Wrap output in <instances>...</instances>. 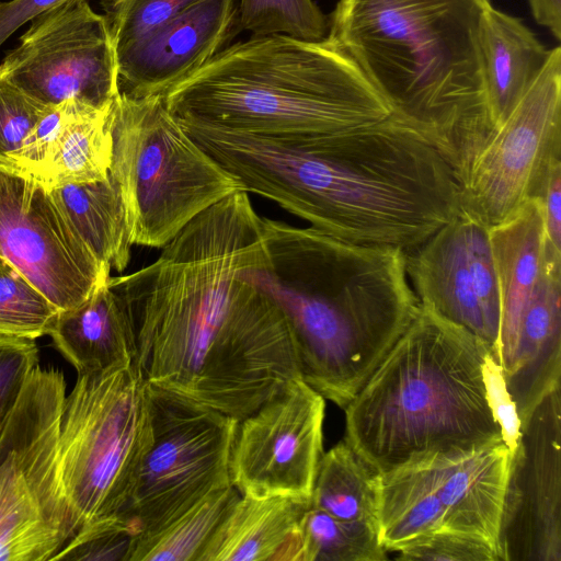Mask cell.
<instances>
[{
    "label": "cell",
    "instance_id": "obj_14",
    "mask_svg": "<svg viewBox=\"0 0 561 561\" xmlns=\"http://www.w3.org/2000/svg\"><path fill=\"white\" fill-rule=\"evenodd\" d=\"M0 255L59 310L72 308L111 276L75 230L50 190L0 167Z\"/></svg>",
    "mask_w": 561,
    "mask_h": 561
},
{
    "label": "cell",
    "instance_id": "obj_27",
    "mask_svg": "<svg viewBox=\"0 0 561 561\" xmlns=\"http://www.w3.org/2000/svg\"><path fill=\"white\" fill-rule=\"evenodd\" d=\"M310 504L336 518L378 527L379 476L343 439L323 453Z\"/></svg>",
    "mask_w": 561,
    "mask_h": 561
},
{
    "label": "cell",
    "instance_id": "obj_31",
    "mask_svg": "<svg viewBox=\"0 0 561 561\" xmlns=\"http://www.w3.org/2000/svg\"><path fill=\"white\" fill-rule=\"evenodd\" d=\"M237 18L240 28L255 36L320 42L329 34V16L313 0H240Z\"/></svg>",
    "mask_w": 561,
    "mask_h": 561
},
{
    "label": "cell",
    "instance_id": "obj_34",
    "mask_svg": "<svg viewBox=\"0 0 561 561\" xmlns=\"http://www.w3.org/2000/svg\"><path fill=\"white\" fill-rule=\"evenodd\" d=\"M397 552V559L410 561H502L500 548L488 539L447 529L423 536Z\"/></svg>",
    "mask_w": 561,
    "mask_h": 561
},
{
    "label": "cell",
    "instance_id": "obj_11",
    "mask_svg": "<svg viewBox=\"0 0 561 561\" xmlns=\"http://www.w3.org/2000/svg\"><path fill=\"white\" fill-rule=\"evenodd\" d=\"M561 161V48L458 178L460 211L491 228L539 196Z\"/></svg>",
    "mask_w": 561,
    "mask_h": 561
},
{
    "label": "cell",
    "instance_id": "obj_21",
    "mask_svg": "<svg viewBox=\"0 0 561 561\" xmlns=\"http://www.w3.org/2000/svg\"><path fill=\"white\" fill-rule=\"evenodd\" d=\"M107 280L77 306L60 310L49 332L78 375L108 371L136 359L128 318Z\"/></svg>",
    "mask_w": 561,
    "mask_h": 561
},
{
    "label": "cell",
    "instance_id": "obj_1",
    "mask_svg": "<svg viewBox=\"0 0 561 561\" xmlns=\"http://www.w3.org/2000/svg\"><path fill=\"white\" fill-rule=\"evenodd\" d=\"M185 130L245 192L344 241L409 252L460 213L451 164L394 114L302 146L197 121Z\"/></svg>",
    "mask_w": 561,
    "mask_h": 561
},
{
    "label": "cell",
    "instance_id": "obj_9",
    "mask_svg": "<svg viewBox=\"0 0 561 561\" xmlns=\"http://www.w3.org/2000/svg\"><path fill=\"white\" fill-rule=\"evenodd\" d=\"M61 371H31L0 433V561H51L76 535L59 462Z\"/></svg>",
    "mask_w": 561,
    "mask_h": 561
},
{
    "label": "cell",
    "instance_id": "obj_16",
    "mask_svg": "<svg viewBox=\"0 0 561 561\" xmlns=\"http://www.w3.org/2000/svg\"><path fill=\"white\" fill-rule=\"evenodd\" d=\"M520 430L499 534L502 561H561V386Z\"/></svg>",
    "mask_w": 561,
    "mask_h": 561
},
{
    "label": "cell",
    "instance_id": "obj_10",
    "mask_svg": "<svg viewBox=\"0 0 561 561\" xmlns=\"http://www.w3.org/2000/svg\"><path fill=\"white\" fill-rule=\"evenodd\" d=\"M148 405L150 439L124 515L135 539L158 531L213 491L231 484L230 455L239 424L150 385Z\"/></svg>",
    "mask_w": 561,
    "mask_h": 561
},
{
    "label": "cell",
    "instance_id": "obj_25",
    "mask_svg": "<svg viewBox=\"0 0 561 561\" xmlns=\"http://www.w3.org/2000/svg\"><path fill=\"white\" fill-rule=\"evenodd\" d=\"M378 476V531L387 552L444 529V507L419 466L405 463Z\"/></svg>",
    "mask_w": 561,
    "mask_h": 561
},
{
    "label": "cell",
    "instance_id": "obj_35",
    "mask_svg": "<svg viewBox=\"0 0 561 561\" xmlns=\"http://www.w3.org/2000/svg\"><path fill=\"white\" fill-rule=\"evenodd\" d=\"M134 533L117 520L81 528L51 559L84 561H129Z\"/></svg>",
    "mask_w": 561,
    "mask_h": 561
},
{
    "label": "cell",
    "instance_id": "obj_20",
    "mask_svg": "<svg viewBox=\"0 0 561 561\" xmlns=\"http://www.w3.org/2000/svg\"><path fill=\"white\" fill-rule=\"evenodd\" d=\"M309 503L239 495L197 561H302L301 522Z\"/></svg>",
    "mask_w": 561,
    "mask_h": 561
},
{
    "label": "cell",
    "instance_id": "obj_13",
    "mask_svg": "<svg viewBox=\"0 0 561 561\" xmlns=\"http://www.w3.org/2000/svg\"><path fill=\"white\" fill-rule=\"evenodd\" d=\"M325 399L300 376L241 419L229 474L240 495L309 501L323 455Z\"/></svg>",
    "mask_w": 561,
    "mask_h": 561
},
{
    "label": "cell",
    "instance_id": "obj_30",
    "mask_svg": "<svg viewBox=\"0 0 561 561\" xmlns=\"http://www.w3.org/2000/svg\"><path fill=\"white\" fill-rule=\"evenodd\" d=\"M59 309L0 255V336L35 340L49 334Z\"/></svg>",
    "mask_w": 561,
    "mask_h": 561
},
{
    "label": "cell",
    "instance_id": "obj_28",
    "mask_svg": "<svg viewBox=\"0 0 561 561\" xmlns=\"http://www.w3.org/2000/svg\"><path fill=\"white\" fill-rule=\"evenodd\" d=\"M239 495L232 484L213 491L158 531L135 539L129 561H197Z\"/></svg>",
    "mask_w": 561,
    "mask_h": 561
},
{
    "label": "cell",
    "instance_id": "obj_40",
    "mask_svg": "<svg viewBox=\"0 0 561 561\" xmlns=\"http://www.w3.org/2000/svg\"><path fill=\"white\" fill-rule=\"evenodd\" d=\"M536 22L561 39V0H528Z\"/></svg>",
    "mask_w": 561,
    "mask_h": 561
},
{
    "label": "cell",
    "instance_id": "obj_32",
    "mask_svg": "<svg viewBox=\"0 0 561 561\" xmlns=\"http://www.w3.org/2000/svg\"><path fill=\"white\" fill-rule=\"evenodd\" d=\"M202 0H101L115 54L147 37Z\"/></svg>",
    "mask_w": 561,
    "mask_h": 561
},
{
    "label": "cell",
    "instance_id": "obj_26",
    "mask_svg": "<svg viewBox=\"0 0 561 561\" xmlns=\"http://www.w3.org/2000/svg\"><path fill=\"white\" fill-rule=\"evenodd\" d=\"M111 107L100 111L72 101L48 165L44 181L46 187L94 182L108 175L112 161Z\"/></svg>",
    "mask_w": 561,
    "mask_h": 561
},
{
    "label": "cell",
    "instance_id": "obj_39",
    "mask_svg": "<svg viewBox=\"0 0 561 561\" xmlns=\"http://www.w3.org/2000/svg\"><path fill=\"white\" fill-rule=\"evenodd\" d=\"M67 0L0 1V46L23 24Z\"/></svg>",
    "mask_w": 561,
    "mask_h": 561
},
{
    "label": "cell",
    "instance_id": "obj_7",
    "mask_svg": "<svg viewBox=\"0 0 561 561\" xmlns=\"http://www.w3.org/2000/svg\"><path fill=\"white\" fill-rule=\"evenodd\" d=\"M112 161L133 245L161 249L242 184L167 108L162 95L119 93L110 111Z\"/></svg>",
    "mask_w": 561,
    "mask_h": 561
},
{
    "label": "cell",
    "instance_id": "obj_18",
    "mask_svg": "<svg viewBox=\"0 0 561 561\" xmlns=\"http://www.w3.org/2000/svg\"><path fill=\"white\" fill-rule=\"evenodd\" d=\"M496 362L522 425L561 386V253L549 244L530 299L513 330L497 342Z\"/></svg>",
    "mask_w": 561,
    "mask_h": 561
},
{
    "label": "cell",
    "instance_id": "obj_8",
    "mask_svg": "<svg viewBox=\"0 0 561 561\" xmlns=\"http://www.w3.org/2000/svg\"><path fill=\"white\" fill-rule=\"evenodd\" d=\"M149 439L148 385L136 363L78 375L59 423L61 479L77 533L92 525L126 522Z\"/></svg>",
    "mask_w": 561,
    "mask_h": 561
},
{
    "label": "cell",
    "instance_id": "obj_15",
    "mask_svg": "<svg viewBox=\"0 0 561 561\" xmlns=\"http://www.w3.org/2000/svg\"><path fill=\"white\" fill-rule=\"evenodd\" d=\"M420 304L478 337L496 360L500 291L489 229L463 213L405 252Z\"/></svg>",
    "mask_w": 561,
    "mask_h": 561
},
{
    "label": "cell",
    "instance_id": "obj_33",
    "mask_svg": "<svg viewBox=\"0 0 561 561\" xmlns=\"http://www.w3.org/2000/svg\"><path fill=\"white\" fill-rule=\"evenodd\" d=\"M49 106L0 76V167L11 168L19 151Z\"/></svg>",
    "mask_w": 561,
    "mask_h": 561
},
{
    "label": "cell",
    "instance_id": "obj_4",
    "mask_svg": "<svg viewBox=\"0 0 561 561\" xmlns=\"http://www.w3.org/2000/svg\"><path fill=\"white\" fill-rule=\"evenodd\" d=\"M486 353L472 333L420 304L345 407V442L376 473L504 443L483 381Z\"/></svg>",
    "mask_w": 561,
    "mask_h": 561
},
{
    "label": "cell",
    "instance_id": "obj_5",
    "mask_svg": "<svg viewBox=\"0 0 561 561\" xmlns=\"http://www.w3.org/2000/svg\"><path fill=\"white\" fill-rule=\"evenodd\" d=\"M163 101L176 118L296 146L391 114L358 66L328 37L252 35L222 48Z\"/></svg>",
    "mask_w": 561,
    "mask_h": 561
},
{
    "label": "cell",
    "instance_id": "obj_2",
    "mask_svg": "<svg viewBox=\"0 0 561 561\" xmlns=\"http://www.w3.org/2000/svg\"><path fill=\"white\" fill-rule=\"evenodd\" d=\"M262 234L265 260L241 276L286 313L302 380L344 410L419 311L405 252L267 217Z\"/></svg>",
    "mask_w": 561,
    "mask_h": 561
},
{
    "label": "cell",
    "instance_id": "obj_19",
    "mask_svg": "<svg viewBox=\"0 0 561 561\" xmlns=\"http://www.w3.org/2000/svg\"><path fill=\"white\" fill-rule=\"evenodd\" d=\"M409 463L422 469L439 499L445 511L444 529L480 536L500 548L511 465V451L504 443Z\"/></svg>",
    "mask_w": 561,
    "mask_h": 561
},
{
    "label": "cell",
    "instance_id": "obj_22",
    "mask_svg": "<svg viewBox=\"0 0 561 561\" xmlns=\"http://www.w3.org/2000/svg\"><path fill=\"white\" fill-rule=\"evenodd\" d=\"M479 48L490 117L494 129L534 84L551 49L524 23L492 4L480 22Z\"/></svg>",
    "mask_w": 561,
    "mask_h": 561
},
{
    "label": "cell",
    "instance_id": "obj_29",
    "mask_svg": "<svg viewBox=\"0 0 561 561\" xmlns=\"http://www.w3.org/2000/svg\"><path fill=\"white\" fill-rule=\"evenodd\" d=\"M302 561H382L378 527L343 520L309 503L301 522Z\"/></svg>",
    "mask_w": 561,
    "mask_h": 561
},
{
    "label": "cell",
    "instance_id": "obj_3",
    "mask_svg": "<svg viewBox=\"0 0 561 561\" xmlns=\"http://www.w3.org/2000/svg\"><path fill=\"white\" fill-rule=\"evenodd\" d=\"M491 0H339L328 38L398 115L434 138L456 178L494 130L480 22Z\"/></svg>",
    "mask_w": 561,
    "mask_h": 561
},
{
    "label": "cell",
    "instance_id": "obj_6",
    "mask_svg": "<svg viewBox=\"0 0 561 561\" xmlns=\"http://www.w3.org/2000/svg\"><path fill=\"white\" fill-rule=\"evenodd\" d=\"M264 260L262 217L239 191L190 221L151 264L110 276L136 356L196 357L218 348L241 274Z\"/></svg>",
    "mask_w": 561,
    "mask_h": 561
},
{
    "label": "cell",
    "instance_id": "obj_38",
    "mask_svg": "<svg viewBox=\"0 0 561 561\" xmlns=\"http://www.w3.org/2000/svg\"><path fill=\"white\" fill-rule=\"evenodd\" d=\"M548 244L561 252V161L557 162L537 197Z\"/></svg>",
    "mask_w": 561,
    "mask_h": 561
},
{
    "label": "cell",
    "instance_id": "obj_37",
    "mask_svg": "<svg viewBox=\"0 0 561 561\" xmlns=\"http://www.w3.org/2000/svg\"><path fill=\"white\" fill-rule=\"evenodd\" d=\"M482 374L489 405L501 428L502 439L512 455L520 439L522 423L502 369L490 353L484 356Z\"/></svg>",
    "mask_w": 561,
    "mask_h": 561
},
{
    "label": "cell",
    "instance_id": "obj_23",
    "mask_svg": "<svg viewBox=\"0 0 561 561\" xmlns=\"http://www.w3.org/2000/svg\"><path fill=\"white\" fill-rule=\"evenodd\" d=\"M489 238L500 291L499 342L515 327L543 268L548 242L538 199L489 228Z\"/></svg>",
    "mask_w": 561,
    "mask_h": 561
},
{
    "label": "cell",
    "instance_id": "obj_12",
    "mask_svg": "<svg viewBox=\"0 0 561 561\" xmlns=\"http://www.w3.org/2000/svg\"><path fill=\"white\" fill-rule=\"evenodd\" d=\"M0 76L45 105L108 110L119 94L115 49L89 0H67L31 20Z\"/></svg>",
    "mask_w": 561,
    "mask_h": 561
},
{
    "label": "cell",
    "instance_id": "obj_17",
    "mask_svg": "<svg viewBox=\"0 0 561 561\" xmlns=\"http://www.w3.org/2000/svg\"><path fill=\"white\" fill-rule=\"evenodd\" d=\"M237 16V0H202L116 53L119 93L163 96L222 49Z\"/></svg>",
    "mask_w": 561,
    "mask_h": 561
},
{
    "label": "cell",
    "instance_id": "obj_36",
    "mask_svg": "<svg viewBox=\"0 0 561 561\" xmlns=\"http://www.w3.org/2000/svg\"><path fill=\"white\" fill-rule=\"evenodd\" d=\"M37 360L33 340L0 336V433Z\"/></svg>",
    "mask_w": 561,
    "mask_h": 561
},
{
    "label": "cell",
    "instance_id": "obj_24",
    "mask_svg": "<svg viewBox=\"0 0 561 561\" xmlns=\"http://www.w3.org/2000/svg\"><path fill=\"white\" fill-rule=\"evenodd\" d=\"M55 201L96 259L123 272L131 247L122 193L108 175L100 181L49 188Z\"/></svg>",
    "mask_w": 561,
    "mask_h": 561
}]
</instances>
